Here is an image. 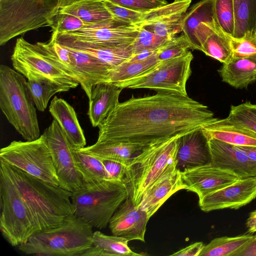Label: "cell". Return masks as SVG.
<instances>
[{"mask_svg":"<svg viewBox=\"0 0 256 256\" xmlns=\"http://www.w3.org/2000/svg\"><path fill=\"white\" fill-rule=\"evenodd\" d=\"M218 118L188 96L157 92L119 102L98 126L97 141L148 146L204 128Z\"/></svg>","mask_w":256,"mask_h":256,"instance_id":"6da1fadb","label":"cell"},{"mask_svg":"<svg viewBox=\"0 0 256 256\" xmlns=\"http://www.w3.org/2000/svg\"><path fill=\"white\" fill-rule=\"evenodd\" d=\"M3 170L26 202L38 230L54 228L74 214L72 192L0 161Z\"/></svg>","mask_w":256,"mask_h":256,"instance_id":"7a4b0ae2","label":"cell"},{"mask_svg":"<svg viewBox=\"0 0 256 256\" xmlns=\"http://www.w3.org/2000/svg\"><path fill=\"white\" fill-rule=\"evenodd\" d=\"M92 227L74 213L53 228L36 232L18 246L22 252L37 256H82L92 246Z\"/></svg>","mask_w":256,"mask_h":256,"instance_id":"3957f363","label":"cell"},{"mask_svg":"<svg viewBox=\"0 0 256 256\" xmlns=\"http://www.w3.org/2000/svg\"><path fill=\"white\" fill-rule=\"evenodd\" d=\"M82 0H0V45L38 28L52 26L59 12Z\"/></svg>","mask_w":256,"mask_h":256,"instance_id":"277c9868","label":"cell"},{"mask_svg":"<svg viewBox=\"0 0 256 256\" xmlns=\"http://www.w3.org/2000/svg\"><path fill=\"white\" fill-rule=\"evenodd\" d=\"M180 137L144 148L127 164L122 182L128 190V197L136 206L138 205L150 185L166 172L176 167Z\"/></svg>","mask_w":256,"mask_h":256,"instance_id":"5b68a950","label":"cell"},{"mask_svg":"<svg viewBox=\"0 0 256 256\" xmlns=\"http://www.w3.org/2000/svg\"><path fill=\"white\" fill-rule=\"evenodd\" d=\"M26 77L10 66H0V108L8 122L26 140L40 136L36 108Z\"/></svg>","mask_w":256,"mask_h":256,"instance_id":"8992f818","label":"cell"},{"mask_svg":"<svg viewBox=\"0 0 256 256\" xmlns=\"http://www.w3.org/2000/svg\"><path fill=\"white\" fill-rule=\"evenodd\" d=\"M122 181L105 180L84 184L72 192L74 213L92 228H105L119 206L128 197Z\"/></svg>","mask_w":256,"mask_h":256,"instance_id":"52a82bcc","label":"cell"},{"mask_svg":"<svg viewBox=\"0 0 256 256\" xmlns=\"http://www.w3.org/2000/svg\"><path fill=\"white\" fill-rule=\"evenodd\" d=\"M0 230L13 246L25 244L38 230L33 216L20 192L0 169Z\"/></svg>","mask_w":256,"mask_h":256,"instance_id":"ba28073f","label":"cell"},{"mask_svg":"<svg viewBox=\"0 0 256 256\" xmlns=\"http://www.w3.org/2000/svg\"><path fill=\"white\" fill-rule=\"evenodd\" d=\"M0 161L59 186L51 152L44 134L35 140L12 142L0 149Z\"/></svg>","mask_w":256,"mask_h":256,"instance_id":"9c48e42d","label":"cell"},{"mask_svg":"<svg viewBox=\"0 0 256 256\" xmlns=\"http://www.w3.org/2000/svg\"><path fill=\"white\" fill-rule=\"evenodd\" d=\"M193 58L188 50L181 56L162 61L151 70L116 86L122 89L148 88L188 96L186 84L192 74Z\"/></svg>","mask_w":256,"mask_h":256,"instance_id":"30bf717a","label":"cell"},{"mask_svg":"<svg viewBox=\"0 0 256 256\" xmlns=\"http://www.w3.org/2000/svg\"><path fill=\"white\" fill-rule=\"evenodd\" d=\"M10 58L14 70L24 76H38L66 92L80 84L48 58L39 42L31 44L22 37L17 38Z\"/></svg>","mask_w":256,"mask_h":256,"instance_id":"8fae6325","label":"cell"},{"mask_svg":"<svg viewBox=\"0 0 256 256\" xmlns=\"http://www.w3.org/2000/svg\"><path fill=\"white\" fill-rule=\"evenodd\" d=\"M140 28L136 24L115 20L78 30L52 34L50 38L60 44H78L96 47L129 46L138 36Z\"/></svg>","mask_w":256,"mask_h":256,"instance_id":"7c38bea8","label":"cell"},{"mask_svg":"<svg viewBox=\"0 0 256 256\" xmlns=\"http://www.w3.org/2000/svg\"><path fill=\"white\" fill-rule=\"evenodd\" d=\"M43 134L51 152L59 186L72 192L77 191L84 181L76 163L74 148L66 134L54 120Z\"/></svg>","mask_w":256,"mask_h":256,"instance_id":"4fadbf2b","label":"cell"},{"mask_svg":"<svg viewBox=\"0 0 256 256\" xmlns=\"http://www.w3.org/2000/svg\"><path fill=\"white\" fill-rule=\"evenodd\" d=\"M256 198V176L239 179L199 200L206 212L224 208L238 209Z\"/></svg>","mask_w":256,"mask_h":256,"instance_id":"5bb4252c","label":"cell"},{"mask_svg":"<svg viewBox=\"0 0 256 256\" xmlns=\"http://www.w3.org/2000/svg\"><path fill=\"white\" fill-rule=\"evenodd\" d=\"M182 174L186 190L195 192L199 200L240 179L234 173L211 164L185 170Z\"/></svg>","mask_w":256,"mask_h":256,"instance_id":"9a60e30c","label":"cell"},{"mask_svg":"<svg viewBox=\"0 0 256 256\" xmlns=\"http://www.w3.org/2000/svg\"><path fill=\"white\" fill-rule=\"evenodd\" d=\"M149 219L146 212L136 206L128 197L112 216L109 228L113 235L122 236L128 241L144 242Z\"/></svg>","mask_w":256,"mask_h":256,"instance_id":"2e32d148","label":"cell"},{"mask_svg":"<svg viewBox=\"0 0 256 256\" xmlns=\"http://www.w3.org/2000/svg\"><path fill=\"white\" fill-rule=\"evenodd\" d=\"M211 164L230 171L240 178L256 176V162L238 146L216 139L208 140Z\"/></svg>","mask_w":256,"mask_h":256,"instance_id":"e0dca14e","label":"cell"},{"mask_svg":"<svg viewBox=\"0 0 256 256\" xmlns=\"http://www.w3.org/2000/svg\"><path fill=\"white\" fill-rule=\"evenodd\" d=\"M178 140L176 168L181 172L211 164L208 139L203 128L185 134Z\"/></svg>","mask_w":256,"mask_h":256,"instance_id":"ac0fdd59","label":"cell"},{"mask_svg":"<svg viewBox=\"0 0 256 256\" xmlns=\"http://www.w3.org/2000/svg\"><path fill=\"white\" fill-rule=\"evenodd\" d=\"M186 188L182 172L174 167L148 187L137 206L146 212L150 218L172 194L180 190H186Z\"/></svg>","mask_w":256,"mask_h":256,"instance_id":"d6986e66","label":"cell"},{"mask_svg":"<svg viewBox=\"0 0 256 256\" xmlns=\"http://www.w3.org/2000/svg\"><path fill=\"white\" fill-rule=\"evenodd\" d=\"M49 112L60 126L72 146L85 147L86 140L74 108L64 100L55 96L51 100Z\"/></svg>","mask_w":256,"mask_h":256,"instance_id":"ffe728a7","label":"cell"},{"mask_svg":"<svg viewBox=\"0 0 256 256\" xmlns=\"http://www.w3.org/2000/svg\"><path fill=\"white\" fill-rule=\"evenodd\" d=\"M122 90L105 82L94 86L89 100L88 110L89 119L93 127H98L119 103V96Z\"/></svg>","mask_w":256,"mask_h":256,"instance_id":"44dd1931","label":"cell"},{"mask_svg":"<svg viewBox=\"0 0 256 256\" xmlns=\"http://www.w3.org/2000/svg\"><path fill=\"white\" fill-rule=\"evenodd\" d=\"M222 81L236 88L256 82V56L234 58L218 70Z\"/></svg>","mask_w":256,"mask_h":256,"instance_id":"7402d4cb","label":"cell"},{"mask_svg":"<svg viewBox=\"0 0 256 256\" xmlns=\"http://www.w3.org/2000/svg\"><path fill=\"white\" fill-rule=\"evenodd\" d=\"M203 130L208 140L216 139L236 146H256V134L220 122L218 119Z\"/></svg>","mask_w":256,"mask_h":256,"instance_id":"603a6c76","label":"cell"},{"mask_svg":"<svg viewBox=\"0 0 256 256\" xmlns=\"http://www.w3.org/2000/svg\"><path fill=\"white\" fill-rule=\"evenodd\" d=\"M146 147L134 143L96 141L92 146L80 149L100 158L116 160L127 164L134 154L140 152Z\"/></svg>","mask_w":256,"mask_h":256,"instance_id":"cb8c5ba5","label":"cell"},{"mask_svg":"<svg viewBox=\"0 0 256 256\" xmlns=\"http://www.w3.org/2000/svg\"><path fill=\"white\" fill-rule=\"evenodd\" d=\"M59 13L74 15L88 26L118 21L107 9L104 0H80L66 7Z\"/></svg>","mask_w":256,"mask_h":256,"instance_id":"d4e9b609","label":"cell"},{"mask_svg":"<svg viewBox=\"0 0 256 256\" xmlns=\"http://www.w3.org/2000/svg\"><path fill=\"white\" fill-rule=\"evenodd\" d=\"M159 49L144 58L136 59L130 57L114 68L105 82L116 86L151 70L161 62L158 57Z\"/></svg>","mask_w":256,"mask_h":256,"instance_id":"484cf974","label":"cell"},{"mask_svg":"<svg viewBox=\"0 0 256 256\" xmlns=\"http://www.w3.org/2000/svg\"><path fill=\"white\" fill-rule=\"evenodd\" d=\"M128 240L120 236L106 235L100 231L94 232L92 246L82 256H139L128 246Z\"/></svg>","mask_w":256,"mask_h":256,"instance_id":"4316f807","label":"cell"},{"mask_svg":"<svg viewBox=\"0 0 256 256\" xmlns=\"http://www.w3.org/2000/svg\"><path fill=\"white\" fill-rule=\"evenodd\" d=\"M214 19H216L214 0H200L189 8L184 20L182 32L192 49L198 50L196 32L198 26L202 22Z\"/></svg>","mask_w":256,"mask_h":256,"instance_id":"83f0119b","label":"cell"},{"mask_svg":"<svg viewBox=\"0 0 256 256\" xmlns=\"http://www.w3.org/2000/svg\"><path fill=\"white\" fill-rule=\"evenodd\" d=\"M192 0L155 20L142 26L147 30L160 36L170 39L182 32V24L186 14L190 7Z\"/></svg>","mask_w":256,"mask_h":256,"instance_id":"f1b7e54d","label":"cell"},{"mask_svg":"<svg viewBox=\"0 0 256 256\" xmlns=\"http://www.w3.org/2000/svg\"><path fill=\"white\" fill-rule=\"evenodd\" d=\"M60 44L88 54L108 66L112 70L128 60L132 56L131 45L114 47H96L78 44Z\"/></svg>","mask_w":256,"mask_h":256,"instance_id":"f546056e","label":"cell"},{"mask_svg":"<svg viewBox=\"0 0 256 256\" xmlns=\"http://www.w3.org/2000/svg\"><path fill=\"white\" fill-rule=\"evenodd\" d=\"M74 154L78 170L84 184H93L110 180L101 160L81 149L74 148Z\"/></svg>","mask_w":256,"mask_h":256,"instance_id":"4dcf8cb0","label":"cell"},{"mask_svg":"<svg viewBox=\"0 0 256 256\" xmlns=\"http://www.w3.org/2000/svg\"><path fill=\"white\" fill-rule=\"evenodd\" d=\"M234 28L233 36L241 38L256 33V0H233Z\"/></svg>","mask_w":256,"mask_h":256,"instance_id":"1f68e13d","label":"cell"},{"mask_svg":"<svg viewBox=\"0 0 256 256\" xmlns=\"http://www.w3.org/2000/svg\"><path fill=\"white\" fill-rule=\"evenodd\" d=\"M201 51L222 64L228 62L233 56L228 34L221 28L206 38L202 45Z\"/></svg>","mask_w":256,"mask_h":256,"instance_id":"d6a6232c","label":"cell"},{"mask_svg":"<svg viewBox=\"0 0 256 256\" xmlns=\"http://www.w3.org/2000/svg\"><path fill=\"white\" fill-rule=\"evenodd\" d=\"M25 77L28 79L29 91L38 111L43 112L46 110L50 99L54 94L66 92L64 88L38 76L28 74Z\"/></svg>","mask_w":256,"mask_h":256,"instance_id":"836d02e7","label":"cell"},{"mask_svg":"<svg viewBox=\"0 0 256 256\" xmlns=\"http://www.w3.org/2000/svg\"><path fill=\"white\" fill-rule=\"evenodd\" d=\"M252 236L246 234L234 237L215 238L204 246L199 256H232Z\"/></svg>","mask_w":256,"mask_h":256,"instance_id":"e575fe53","label":"cell"},{"mask_svg":"<svg viewBox=\"0 0 256 256\" xmlns=\"http://www.w3.org/2000/svg\"><path fill=\"white\" fill-rule=\"evenodd\" d=\"M218 120L256 134V104L246 102L238 105L232 106L228 116Z\"/></svg>","mask_w":256,"mask_h":256,"instance_id":"d590c367","label":"cell"},{"mask_svg":"<svg viewBox=\"0 0 256 256\" xmlns=\"http://www.w3.org/2000/svg\"><path fill=\"white\" fill-rule=\"evenodd\" d=\"M170 40L140 26L138 36L131 44L132 56L144 52L158 50L167 44Z\"/></svg>","mask_w":256,"mask_h":256,"instance_id":"8d00e7d4","label":"cell"},{"mask_svg":"<svg viewBox=\"0 0 256 256\" xmlns=\"http://www.w3.org/2000/svg\"><path fill=\"white\" fill-rule=\"evenodd\" d=\"M214 10L221 29L232 36L234 28L233 0H214Z\"/></svg>","mask_w":256,"mask_h":256,"instance_id":"74e56055","label":"cell"},{"mask_svg":"<svg viewBox=\"0 0 256 256\" xmlns=\"http://www.w3.org/2000/svg\"><path fill=\"white\" fill-rule=\"evenodd\" d=\"M190 48H192L191 45L184 34L174 36L159 49L158 59L162 62L178 57L185 54Z\"/></svg>","mask_w":256,"mask_h":256,"instance_id":"f35d334b","label":"cell"},{"mask_svg":"<svg viewBox=\"0 0 256 256\" xmlns=\"http://www.w3.org/2000/svg\"><path fill=\"white\" fill-rule=\"evenodd\" d=\"M228 36L233 52L232 58L256 56V33L248 34L241 38Z\"/></svg>","mask_w":256,"mask_h":256,"instance_id":"ab89813d","label":"cell"},{"mask_svg":"<svg viewBox=\"0 0 256 256\" xmlns=\"http://www.w3.org/2000/svg\"><path fill=\"white\" fill-rule=\"evenodd\" d=\"M104 2L107 9L118 21L128 24H138L140 23L144 10L127 8L108 0H104Z\"/></svg>","mask_w":256,"mask_h":256,"instance_id":"60d3db41","label":"cell"},{"mask_svg":"<svg viewBox=\"0 0 256 256\" xmlns=\"http://www.w3.org/2000/svg\"><path fill=\"white\" fill-rule=\"evenodd\" d=\"M88 26L78 17L68 14L59 13L51 26L52 34L78 30Z\"/></svg>","mask_w":256,"mask_h":256,"instance_id":"b9f144b4","label":"cell"},{"mask_svg":"<svg viewBox=\"0 0 256 256\" xmlns=\"http://www.w3.org/2000/svg\"><path fill=\"white\" fill-rule=\"evenodd\" d=\"M119 6L138 10L156 8L168 2L166 0H108Z\"/></svg>","mask_w":256,"mask_h":256,"instance_id":"7bdbcfd3","label":"cell"},{"mask_svg":"<svg viewBox=\"0 0 256 256\" xmlns=\"http://www.w3.org/2000/svg\"><path fill=\"white\" fill-rule=\"evenodd\" d=\"M110 180L122 181L127 164L118 161L100 158Z\"/></svg>","mask_w":256,"mask_h":256,"instance_id":"ee69618b","label":"cell"},{"mask_svg":"<svg viewBox=\"0 0 256 256\" xmlns=\"http://www.w3.org/2000/svg\"><path fill=\"white\" fill-rule=\"evenodd\" d=\"M204 246L202 242H196L179 250L170 256H199Z\"/></svg>","mask_w":256,"mask_h":256,"instance_id":"f6af8a7d","label":"cell"},{"mask_svg":"<svg viewBox=\"0 0 256 256\" xmlns=\"http://www.w3.org/2000/svg\"><path fill=\"white\" fill-rule=\"evenodd\" d=\"M232 256H256V234L253 236Z\"/></svg>","mask_w":256,"mask_h":256,"instance_id":"bcb514c9","label":"cell"},{"mask_svg":"<svg viewBox=\"0 0 256 256\" xmlns=\"http://www.w3.org/2000/svg\"><path fill=\"white\" fill-rule=\"evenodd\" d=\"M246 225L250 232H256V210L250 213Z\"/></svg>","mask_w":256,"mask_h":256,"instance_id":"7dc6e473","label":"cell"},{"mask_svg":"<svg viewBox=\"0 0 256 256\" xmlns=\"http://www.w3.org/2000/svg\"><path fill=\"white\" fill-rule=\"evenodd\" d=\"M244 151L248 158L256 162V146H236Z\"/></svg>","mask_w":256,"mask_h":256,"instance_id":"c3c4849f","label":"cell"}]
</instances>
